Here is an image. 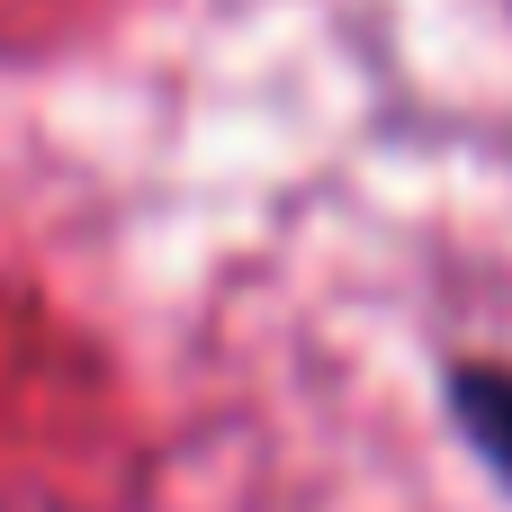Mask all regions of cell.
<instances>
[{
  "label": "cell",
  "instance_id": "1",
  "mask_svg": "<svg viewBox=\"0 0 512 512\" xmlns=\"http://www.w3.org/2000/svg\"><path fill=\"white\" fill-rule=\"evenodd\" d=\"M441 396H450L459 441L512 486V360H459V369L441 378Z\"/></svg>",
  "mask_w": 512,
  "mask_h": 512
}]
</instances>
